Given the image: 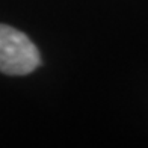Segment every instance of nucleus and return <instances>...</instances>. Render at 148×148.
<instances>
[{
  "label": "nucleus",
  "mask_w": 148,
  "mask_h": 148,
  "mask_svg": "<svg viewBox=\"0 0 148 148\" xmlns=\"http://www.w3.org/2000/svg\"><path fill=\"white\" fill-rule=\"evenodd\" d=\"M41 56L29 36L8 24H0V73L24 76L36 70Z\"/></svg>",
  "instance_id": "1"
}]
</instances>
